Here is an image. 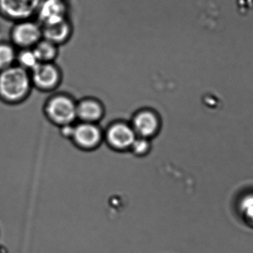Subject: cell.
Returning a JSON list of instances; mask_svg holds the SVG:
<instances>
[{"label": "cell", "mask_w": 253, "mask_h": 253, "mask_svg": "<svg viewBox=\"0 0 253 253\" xmlns=\"http://www.w3.org/2000/svg\"><path fill=\"white\" fill-rule=\"evenodd\" d=\"M104 109L100 100L85 97L77 103V117L84 123L94 124L103 116Z\"/></svg>", "instance_id": "11"}, {"label": "cell", "mask_w": 253, "mask_h": 253, "mask_svg": "<svg viewBox=\"0 0 253 253\" xmlns=\"http://www.w3.org/2000/svg\"><path fill=\"white\" fill-rule=\"evenodd\" d=\"M40 63H55L58 58L60 47L42 38L33 48Z\"/></svg>", "instance_id": "12"}, {"label": "cell", "mask_w": 253, "mask_h": 253, "mask_svg": "<svg viewBox=\"0 0 253 253\" xmlns=\"http://www.w3.org/2000/svg\"><path fill=\"white\" fill-rule=\"evenodd\" d=\"M44 39L59 47L70 41L74 33V26L69 18L57 23L42 26Z\"/></svg>", "instance_id": "8"}, {"label": "cell", "mask_w": 253, "mask_h": 253, "mask_svg": "<svg viewBox=\"0 0 253 253\" xmlns=\"http://www.w3.org/2000/svg\"><path fill=\"white\" fill-rule=\"evenodd\" d=\"M136 137L137 134L132 126L124 123L112 126L106 134L108 143L115 149L121 150L131 148Z\"/></svg>", "instance_id": "7"}, {"label": "cell", "mask_w": 253, "mask_h": 253, "mask_svg": "<svg viewBox=\"0 0 253 253\" xmlns=\"http://www.w3.org/2000/svg\"><path fill=\"white\" fill-rule=\"evenodd\" d=\"M240 210L244 218L253 226V195H247L241 200L239 204Z\"/></svg>", "instance_id": "15"}, {"label": "cell", "mask_w": 253, "mask_h": 253, "mask_svg": "<svg viewBox=\"0 0 253 253\" xmlns=\"http://www.w3.org/2000/svg\"><path fill=\"white\" fill-rule=\"evenodd\" d=\"M30 75L33 88L42 92H52L63 82V72L56 63H41Z\"/></svg>", "instance_id": "4"}, {"label": "cell", "mask_w": 253, "mask_h": 253, "mask_svg": "<svg viewBox=\"0 0 253 253\" xmlns=\"http://www.w3.org/2000/svg\"><path fill=\"white\" fill-rule=\"evenodd\" d=\"M40 61L34 51L33 48L18 49L16 65L22 69L31 72L40 64Z\"/></svg>", "instance_id": "14"}, {"label": "cell", "mask_w": 253, "mask_h": 253, "mask_svg": "<svg viewBox=\"0 0 253 253\" xmlns=\"http://www.w3.org/2000/svg\"><path fill=\"white\" fill-rule=\"evenodd\" d=\"M160 123L158 115L150 110H142L133 119L132 128L136 134L144 138L152 137L158 132Z\"/></svg>", "instance_id": "9"}, {"label": "cell", "mask_w": 253, "mask_h": 253, "mask_svg": "<svg viewBox=\"0 0 253 253\" xmlns=\"http://www.w3.org/2000/svg\"><path fill=\"white\" fill-rule=\"evenodd\" d=\"M72 137L75 143L83 149H92L100 143L102 135L100 129L94 124L83 122L75 126Z\"/></svg>", "instance_id": "10"}, {"label": "cell", "mask_w": 253, "mask_h": 253, "mask_svg": "<svg viewBox=\"0 0 253 253\" xmlns=\"http://www.w3.org/2000/svg\"><path fill=\"white\" fill-rule=\"evenodd\" d=\"M30 72L15 65L0 72V99L9 104L25 101L33 89Z\"/></svg>", "instance_id": "1"}, {"label": "cell", "mask_w": 253, "mask_h": 253, "mask_svg": "<svg viewBox=\"0 0 253 253\" xmlns=\"http://www.w3.org/2000/svg\"><path fill=\"white\" fill-rule=\"evenodd\" d=\"M18 49L11 42H0V72L15 66Z\"/></svg>", "instance_id": "13"}, {"label": "cell", "mask_w": 253, "mask_h": 253, "mask_svg": "<svg viewBox=\"0 0 253 253\" xmlns=\"http://www.w3.org/2000/svg\"><path fill=\"white\" fill-rule=\"evenodd\" d=\"M69 11L67 0H41L35 19L45 26L69 18Z\"/></svg>", "instance_id": "6"}, {"label": "cell", "mask_w": 253, "mask_h": 253, "mask_svg": "<svg viewBox=\"0 0 253 253\" xmlns=\"http://www.w3.org/2000/svg\"><path fill=\"white\" fill-rule=\"evenodd\" d=\"M72 124L69 125L63 126V134L65 137H72L73 136L75 126H72Z\"/></svg>", "instance_id": "17"}, {"label": "cell", "mask_w": 253, "mask_h": 253, "mask_svg": "<svg viewBox=\"0 0 253 253\" xmlns=\"http://www.w3.org/2000/svg\"><path fill=\"white\" fill-rule=\"evenodd\" d=\"M130 149H132V152H134L135 155H146V154L149 152V149H150V143H149L147 138L137 137L134 143L131 145Z\"/></svg>", "instance_id": "16"}, {"label": "cell", "mask_w": 253, "mask_h": 253, "mask_svg": "<svg viewBox=\"0 0 253 253\" xmlns=\"http://www.w3.org/2000/svg\"><path fill=\"white\" fill-rule=\"evenodd\" d=\"M42 37V28L36 19L14 23L10 31V42L17 49L33 48Z\"/></svg>", "instance_id": "3"}, {"label": "cell", "mask_w": 253, "mask_h": 253, "mask_svg": "<svg viewBox=\"0 0 253 253\" xmlns=\"http://www.w3.org/2000/svg\"><path fill=\"white\" fill-rule=\"evenodd\" d=\"M45 109L48 118L58 125H69L78 118L77 102L65 93H57L50 97Z\"/></svg>", "instance_id": "2"}, {"label": "cell", "mask_w": 253, "mask_h": 253, "mask_svg": "<svg viewBox=\"0 0 253 253\" xmlns=\"http://www.w3.org/2000/svg\"><path fill=\"white\" fill-rule=\"evenodd\" d=\"M41 0H0V14L11 21L35 19Z\"/></svg>", "instance_id": "5"}]
</instances>
